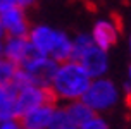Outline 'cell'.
<instances>
[{
	"mask_svg": "<svg viewBox=\"0 0 131 129\" xmlns=\"http://www.w3.org/2000/svg\"><path fill=\"white\" fill-rule=\"evenodd\" d=\"M92 79L93 77L81 65V62L71 58L57 65L50 88L53 95L57 97V100H66V102L81 100L88 86L92 84Z\"/></svg>",
	"mask_w": 131,
	"mask_h": 129,
	"instance_id": "obj_1",
	"label": "cell"
},
{
	"mask_svg": "<svg viewBox=\"0 0 131 129\" xmlns=\"http://www.w3.org/2000/svg\"><path fill=\"white\" fill-rule=\"evenodd\" d=\"M57 97L53 95L50 86H40V84H17V95H16V114L17 117L26 115L29 110L36 109L45 103H57Z\"/></svg>",
	"mask_w": 131,
	"mask_h": 129,
	"instance_id": "obj_2",
	"label": "cell"
},
{
	"mask_svg": "<svg viewBox=\"0 0 131 129\" xmlns=\"http://www.w3.org/2000/svg\"><path fill=\"white\" fill-rule=\"evenodd\" d=\"M81 100L88 107H92L95 112L107 110L117 102V90L109 79L95 77V81H92V84L88 86V90Z\"/></svg>",
	"mask_w": 131,
	"mask_h": 129,
	"instance_id": "obj_3",
	"label": "cell"
},
{
	"mask_svg": "<svg viewBox=\"0 0 131 129\" xmlns=\"http://www.w3.org/2000/svg\"><path fill=\"white\" fill-rule=\"evenodd\" d=\"M0 21L5 29V36H28L29 34V22L26 12L19 5H10L4 12H0Z\"/></svg>",
	"mask_w": 131,
	"mask_h": 129,
	"instance_id": "obj_4",
	"label": "cell"
},
{
	"mask_svg": "<svg viewBox=\"0 0 131 129\" xmlns=\"http://www.w3.org/2000/svg\"><path fill=\"white\" fill-rule=\"evenodd\" d=\"M60 36H62V31L52 29L48 26H35L29 29V34H28L35 50L41 55H48V57H52Z\"/></svg>",
	"mask_w": 131,
	"mask_h": 129,
	"instance_id": "obj_5",
	"label": "cell"
},
{
	"mask_svg": "<svg viewBox=\"0 0 131 129\" xmlns=\"http://www.w3.org/2000/svg\"><path fill=\"white\" fill-rule=\"evenodd\" d=\"M36 53L38 52L35 50V46L31 45L28 36H7V40L4 41V53L2 55L10 58L17 65H23Z\"/></svg>",
	"mask_w": 131,
	"mask_h": 129,
	"instance_id": "obj_6",
	"label": "cell"
},
{
	"mask_svg": "<svg viewBox=\"0 0 131 129\" xmlns=\"http://www.w3.org/2000/svg\"><path fill=\"white\" fill-rule=\"evenodd\" d=\"M78 62H81V65L92 77H102L107 71V53L104 48H100L95 43L79 57Z\"/></svg>",
	"mask_w": 131,
	"mask_h": 129,
	"instance_id": "obj_7",
	"label": "cell"
},
{
	"mask_svg": "<svg viewBox=\"0 0 131 129\" xmlns=\"http://www.w3.org/2000/svg\"><path fill=\"white\" fill-rule=\"evenodd\" d=\"M57 107V103H45V105H40L36 109L29 110L26 115L21 117V126L26 129H45L50 127L52 122V115L53 110Z\"/></svg>",
	"mask_w": 131,
	"mask_h": 129,
	"instance_id": "obj_8",
	"label": "cell"
},
{
	"mask_svg": "<svg viewBox=\"0 0 131 129\" xmlns=\"http://www.w3.org/2000/svg\"><path fill=\"white\" fill-rule=\"evenodd\" d=\"M16 95H17V84L14 81L0 86V122L9 119H19L16 114Z\"/></svg>",
	"mask_w": 131,
	"mask_h": 129,
	"instance_id": "obj_9",
	"label": "cell"
},
{
	"mask_svg": "<svg viewBox=\"0 0 131 129\" xmlns=\"http://www.w3.org/2000/svg\"><path fill=\"white\" fill-rule=\"evenodd\" d=\"M67 121H69V127H83L86 121H90L93 115H97V112L88 107L83 100H72L69 102L67 107H64Z\"/></svg>",
	"mask_w": 131,
	"mask_h": 129,
	"instance_id": "obj_10",
	"label": "cell"
},
{
	"mask_svg": "<svg viewBox=\"0 0 131 129\" xmlns=\"http://www.w3.org/2000/svg\"><path fill=\"white\" fill-rule=\"evenodd\" d=\"M117 29H119L117 26H114L109 21H98L93 28V34H92L95 45H98L100 48H104L107 52L117 41Z\"/></svg>",
	"mask_w": 131,
	"mask_h": 129,
	"instance_id": "obj_11",
	"label": "cell"
},
{
	"mask_svg": "<svg viewBox=\"0 0 131 129\" xmlns=\"http://www.w3.org/2000/svg\"><path fill=\"white\" fill-rule=\"evenodd\" d=\"M17 69H19L17 64H14L5 55H0V86L12 83L16 74H17Z\"/></svg>",
	"mask_w": 131,
	"mask_h": 129,
	"instance_id": "obj_12",
	"label": "cell"
},
{
	"mask_svg": "<svg viewBox=\"0 0 131 129\" xmlns=\"http://www.w3.org/2000/svg\"><path fill=\"white\" fill-rule=\"evenodd\" d=\"M93 43H95V41H93L92 36H88V34H78L76 38L72 40V60H79V57H81Z\"/></svg>",
	"mask_w": 131,
	"mask_h": 129,
	"instance_id": "obj_13",
	"label": "cell"
},
{
	"mask_svg": "<svg viewBox=\"0 0 131 129\" xmlns=\"http://www.w3.org/2000/svg\"><path fill=\"white\" fill-rule=\"evenodd\" d=\"M50 127L52 129H71L69 127V121H67V115H66V110L55 107L52 115V122H50Z\"/></svg>",
	"mask_w": 131,
	"mask_h": 129,
	"instance_id": "obj_14",
	"label": "cell"
},
{
	"mask_svg": "<svg viewBox=\"0 0 131 129\" xmlns=\"http://www.w3.org/2000/svg\"><path fill=\"white\" fill-rule=\"evenodd\" d=\"M105 127H107V122L102 121L98 115H93L90 121H86L83 124V129H105Z\"/></svg>",
	"mask_w": 131,
	"mask_h": 129,
	"instance_id": "obj_15",
	"label": "cell"
},
{
	"mask_svg": "<svg viewBox=\"0 0 131 129\" xmlns=\"http://www.w3.org/2000/svg\"><path fill=\"white\" fill-rule=\"evenodd\" d=\"M14 4L23 7V9H28V7H31L35 4V0H14Z\"/></svg>",
	"mask_w": 131,
	"mask_h": 129,
	"instance_id": "obj_16",
	"label": "cell"
},
{
	"mask_svg": "<svg viewBox=\"0 0 131 129\" xmlns=\"http://www.w3.org/2000/svg\"><path fill=\"white\" fill-rule=\"evenodd\" d=\"M10 5H14V0H0V12H4Z\"/></svg>",
	"mask_w": 131,
	"mask_h": 129,
	"instance_id": "obj_17",
	"label": "cell"
},
{
	"mask_svg": "<svg viewBox=\"0 0 131 129\" xmlns=\"http://www.w3.org/2000/svg\"><path fill=\"white\" fill-rule=\"evenodd\" d=\"M4 53V38H0V55Z\"/></svg>",
	"mask_w": 131,
	"mask_h": 129,
	"instance_id": "obj_18",
	"label": "cell"
},
{
	"mask_svg": "<svg viewBox=\"0 0 131 129\" xmlns=\"http://www.w3.org/2000/svg\"><path fill=\"white\" fill-rule=\"evenodd\" d=\"M129 77H131V65H129Z\"/></svg>",
	"mask_w": 131,
	"mask_h": 129,
	"instance_id": "obj_19",
	"label": "cell"
},
{
	"mask_svg": "<svg viewBox=\"0 0 131 129\" xmlns=\"http://www.w3.org/2000/svg\"><path fill=\"white\" fill-rule=\"evenodd\" d=\"M129 45H131V40H129Z\"/></svg>",
	"mask_w": 131,
	"mask_h": 129,
	"instance_id": "obj_20",
	"label": "cell"
}]
</instances>
